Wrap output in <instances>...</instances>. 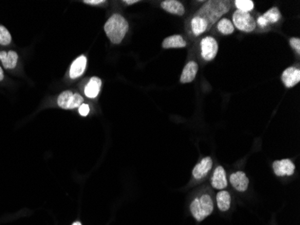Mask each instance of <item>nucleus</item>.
<instances>
[{"instance_id": "nucleus-1", "label": "nucleus", "mask_w": 300, "mask_h": 225, "mask_svg": "<svg viewBox=\"0 0 300 225\" xmlns=\"http://www.w3.org/2000/svg\"><path fill=\"white\" fill-rule=\"evenodd\" d=\"M230 8L231 2L229 1L210 0L204 3L195 15L204 19L208 23L209 27L211 28V26L215 25L218 19L229 12Z\"/></svg>"}, {"instance_id": "nucleus-2", "label": "nucleus", "mask_w": 300, "mask_h": 225, "mask_svg": "<svg viewBox=\"0 0 300 225\" xmlns=\"http://www.w3.org/2000/svg\"><path fill=\"white\" fill-rule=\"evenodd\" d=\"M129 31V23L120 14H114L106 21L104 32L111 43L120 44Z\"/></svg>"}, {"instance_id": "nucleus-3", "label": "nucleus", "mask_w": 300, "mask_h": 225, "mask_svg": "<svg viewBox=\"0 0 300 225\" xmlns=\"http://www.w3.org/2000/svg\"><path fill=\"white\" fill-rule=\"evenodd\" d=\"M190 210L194 219L201 222L212 213L214 210V203L210 195L204 194L192 200Z\"/></svg>"}, {"instance_id": "nucleus-4", "label": "nucleus", "mask_w": 300, "mask_h": 225, "mask_svg": "<svg viewBox=\"0 0 300 225\" xmlns=\"http://www.w3.org/2000/svg\"><path fill=\"white\" fill-rule=\"evenodd\" d=\"M232 23L234 28L245 33H252L256 28V21L250 13L235 10L232 16Z\"/></svg>"}, {"instance_id": "nucleus-5", "label": "nucleus", "mask_w": 300, "mask_h": 225, "mask_svg": "<svg viewBox=\"0 0 300 225\" xmlns=\"http://www.w3.org/2000/svg\"><path fill=\"white\" fill-rule=\"evenodd\" d=\"M57 103L62 109H76L84 103V98L78 93L74 94L70 90H66L62 92L58 97Z\"/></svg>"}, {"instance_id": "nucleus-6", "label": "nucleus", "mask_w": 300, "mask_h": 225, "mask_svg": "<svg viewBox=\"0 0 300 225\" xmlns=\"http://www.w3.org/2000/svg\"><path fill=\"white\" fill-rule=\"evenodd\" d=\"M200 55L205 61H213L218 52V44L212 36L203 37L200 43Z\"/></svg>"}, {"instance_id": "nucleus-7", "label": "nucleus", "mask_w": 300, "mask_h": 225, "mask_svg": "<svg viewBox=\"0 0 300 225\" xmlns=\"http://www.w3.org/2000/svg\"><path fill=\"white\" fill-rule=\"evenodd\" d=\"M272 169L278 176H292L295 173V164L288 158L276 160L272 164Z\"/></svg>"}, {"instance_id": "nucleus-8", "label": "nucleus", "mask_w": 300, "mask_h": 225, "mask_svg": "<svg viewBox=\"0 0 300 225\" xmlns=\"http://www.w3.org/2000/svg\"><path fill=\"white\" fill-rule=\"evenodd\" d=\"M282 81L287 88L298 85L300 81V69L299 68H287L282 75Z\"/></svg>"}, {"instance_id": "nucleus-9", "label": "nucleus", "mask_w": 300, "mask_h": 225, "mask_svg": "<svg viewBox=\"0 0 300 225\" xmlns=\"http://www.w3.org/2000/svg\"><path fill=\"white\" fill-rule=\"evenodd\" d=\"M212 166H213L212 158L210 157L202 158L198 164L193 168L192 176L197 180L204 178L205 176L209 174L210 170L212 169Z\"/></svg>"}, {"instance_id": "nucleus-10", "label": "nucleus", "mask_w": 300, "mask_h": 225, "mask_svg": "<svg viewBox=\"0 0 300 225\" xmlns=\"http://www.w3.org/2000/svg\"><path fill=\"white\" fill-rule=\"evenodd\" d=\"M230 184L233 186L235 190L238 192H245L248 189L249 179L246 173L243 171H236L229 177Z\"/></svg>"}, {"instance_id": "nucleus-11", "label": "nucleus", "mask_w": 300, "mask_h": 225, "mask_svg": "<svg viewBox=\"0 0 300 225\" xmlns=\"http://www.w3.org/2000/svg\"><path fill=\"white\" fill-rule=\"evenodd\" d=\"M211 186L217 190H223L228 187V178L224 168L221 166L217 167L211 176Z\"/></svg>"}, {"instance_id": "nucleus-12", "label": "nucleus", "mask_w": 300, "mask_h": 225, "mask_svg": "<svg viewBox=\"0 0 300 225\" xmlns=\"http://www.w3.org/2000/svg\"><path fill=\"white\" fill-rule=\"evenodd\" d=\"M199 65L196 61H191L183 68L181 75L180 82L183 84H188L192 82L198 73Z\"/></svg>"}, {"instance_id": "nucleus-13", "label": "nucleus", "mask_w": 300, "mask_h": 225, "mask_svg": "<svg viewBox=\"0 0 300 225\" xmlns=\"http://www.w3.org/2000/svg\"><path fill=\"white\" fill-rule=\"evenodd\" d=\"M87 59L84 55H81L73 61L71 67L69 69V76L73 79H78L84 74V70L86 69Z\"/></svg>"}, {"instance_id": "nucleus-14", "label": "nucleus", "mask_w": 300, "mask_h": 225, "mask_svg": "<svg viewBox=\"0 0 300 225\" xmlns=\"http://www.w3.org/2000/svg\"><path fill=\"white\" fill-rule=\"evenodd\" d=\"M191 29H192V35L196 37L200 36L206 32L210 30L208 23L205 21L204 19L196 15H194L191 20Z\"/></svg>"}, {"instance_id": "nucleus-15", "label": "nucleus", "mask_w": 300, "mask_h": 225, "mask_svg": "<svg viewBox=\"0 0 300 225\" xmlns=\"http://www.w3.org/2000/svg\"><path fill=\"white\" fill-rule=\"evenodd\" d=\"M186 46V41L180 35H174L167 37L162 43V47L164 49H181L185 48Z\"/></svg>"}, {"instance_id": "nucleus-16", "label": "nucleus", "mask_w": 300, "mask_h": 225, "mask_svg": "<svg viewBox=\"0 0 300 225\" xmlns=\"http://www.w3.org/2000/svg\"><path fill=\"white\" fill-rule=\"evenodd\" d=\"M161 7L165 11L176 16H183L185 14L184 6L176 0H166L161 2Z\"/></svg>"}, {"instance_id": "nucleus-17", "label": "nucleus", "mask_w": 300, "mask_h": 225, "mask_svg": "<svg viewBox=\"0 0 300 225\" xmlns=\"http://www.w3.org/2000/svg\"><path fill=\"white\" fill-rule=\"evenodd\" d=\"M102 80L97 77L91 78L84 87V95L88 98H96L101 91Z\"/></svg>"}, {"instance_id": "nucleus-18", "label": "nucleus", "mask_w": 300, "mask_h": 225, "mask_svg": "<svg viewBox=\"0 0 300 225\" xmlns=\"http://www.w3.org/2000/svg\"><path fill=\"white\" fill-rule=\"evenodd\" d=\"M0 61L2 62L3 66L6 69H14L17 67V61H18V55L16 52L9 51V52H0Z\"/></svg>"}, {"instance_id": "nucleus-19", "label": "nucleus", "mask_w": 300, "mask_h": 225, "mask_svg": "<svg viewBox=\"0 0 300 225\" xmlns=\"http://www.w3.org/2000/svg\"><path fill=\"white\" fill-rule=\"evenodd\" d=\"M217 204L221 212H227L231 207V195L226 190H221L217 194Z\"/></svg>"}, {"instance_id": "nucleus-20", "label": "nucleus", "mask_w": 300, "mask_h": 225, "mask_svg": "<svg viewBox=\"0 0 300 225\" xmlns=\"http://www.w3.org/2000/svg\"><path fill=\"white\" fill-rule=\"evenodd\" d=\"M217 28L219 33H221L224 35H232L234 32V26L230 21V19L221 18L217 24Z\"/></svg>"}, {"instance_id": "nucleus-21", "label": "nucleus", "mask_w": 300, "mask_h": 225, "mask_svg": "<svg viewBox=\"0 0 300 225\" xmlns=\"http://www.w3.org/2000/svg\"><path fill=\"white\" fill-rule=\"evenodd\" d=\"M262 17L265 19L267 25H270V24L278 23L282 19V14L279 10V8L274 6V7L270 8L267 12L264 13Z\"/></svg>"}, {"instance_id": "nucleus-22", "label": "nucleus", "mask_w": 300, "mask_h": 225, "mask_svg": "<svg viewBox=\"0 0 300 225\" xmlns=\"http://www.w3.org/2000/svg\"><path fill=\"white\" fill-rule=\"evenodd\" d=\"M234 3L236 9L243 12L250 13L254 8V3L252 0H235Z\"/></svg>"}, {"instance_id": "nucleus-23", "label": "nucleus", "mask_w": 300, "mask_h": 225, "mask_svg": "<svg viewBox=\"0 0 300 225\" xmlns=\"http://www.w3.org/2000/svg\"><path fill=\"white\" fill-rule=\"evenodd\" d=\"M12 41V37L9 31L6 29L5 26L0 25V44L1 45H8Z\"/></svg>"}, {"instance_id": "nucleus-24", "label": "nucleus", "mask_w": 300, "mask_h": 225, "mask_svg": "<svg viewBox=\"0 0 300 225\" xmlns=\"http://www.w3.org/2000/svg\"><path fill=\"white\" fill-rule=\"evenodd\" d=\"M289 44L291 46V48L296 51V52L298 54H300V39L298 37H293L289 40Z\"/></svg>"}, {"instance_id": "nucleus-25", "label": "nucleus", "mask_w": 300, "mask_h": 225, "mask_svg": "<svg viewBox=\"0 0 300 225\" xmlns=\"http://www.w3.org/2000/svg\"><path fill=\"white\" fill-rule=\"evenodd\" d=\"M89 111H90V107H89V105L86 104H82L78 107V112H79V114L82 116H88Z\"/></svg>"}, {"instance_id": "nucleus-26", "label": "nucleus", "mask_w": 300, "mask_h": 225, "mask_svg": "<svg viewBox=\"0 0 300 225\" xmlns=\"http://www.w3.org/2000/svg\"><path fill=\"white\" fill-rule=\"evenodd\" d=\"M83 2L86 5H92V6H97L105 3L104 0H84Z\"/></svg>"}, {"instance_id": "nucleus-27", "label": "nucleus", "mask_w": 300, "mask_h": 225, "mask_svg": "<svg viewBox=\"0 0 300 225\" xmlns=\"http://www.w3.org/2000/svg\"><path fill=\"white\" fill-rule=\"evenodd\" d=\"M138 2V0H124L123 1V3H125L127 5H133V4H136Z\"/></svg>"}, {"instance_id": "nucleus-28", "label": "nucleus", "mask_w": 300, "mask_h": 225, "mask_svg": "<svg viewBox=\"0 0 300 225\" xmlns=\"http://www.w3.org/2000/svg\"><path fill=\"white\" fill-rule=\"evenodd\" d=\"M4 79V72H3V69L0 68V81H2Z\"/></svg>"}, {"instance_id": "nucleus-29", "label": "nucleus", "mask_w": 300, "mask_h": 225, "mask_svg": "<svg viewBox=\"0 0 300 225\" xmlns=\"http://www.w3.org/2000/svg\"><path fill=\"white\" fill-rule=\"evenodd\" d=\"M72 225H82L79 222H76V223H74Z\"/></svg>"}]
</instances>
